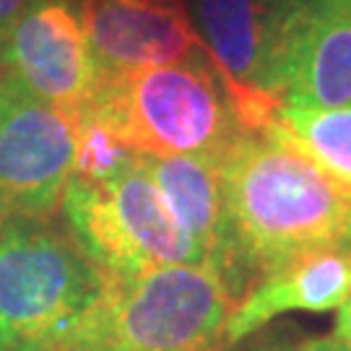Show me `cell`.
<instances>
[{
	"instance_id": "6da1fadb",
	"label": "cell",
	"mask_w": 351,
	"mask_h": 351,
	"mask_svg": "<svg viewBox=\"0 0 351 351\" xmlns=\"http://www.w3.org/2000/svg\"><path fill=\"white\" fill-rule=\"evenodd\" d=\"M219 169L242 297L268 271L304 252H351V201L297 149L245 133Z\"/></svg>"
},
{
	"instance_id": "7a4b0ae2",
	"label": "cell",
	"mask_w": 351,
	"mask_h": 351,
	"mask_svg": "<svg viewBox=\"0 0 351 351\" xmlns=\"http://www.w3.org/2000/svg\"><path fill=\"white\" fill-rule=\"evenodd\" d=\"M234 294L208 265L104 274L58 351H224Z\"/></svg>"
},
{
	"instance_id": "3957f363",
	"label": "cell",
	"mask_w": 351,
	"mask_h": 351,
	"mask_svg": "<svg viewBox=\"0 0 351 351\" xmlns=\"http://www.w3.org/2000/svg\"><path fill=\"white\" fill-rule=\"evenodd\" d=\"M86 114L143 156L221 159L247 133L206 50L180 63L104 73Z\"/></svg>"
},
{
	"instance_id": "277c9868",
	"label": "cell",
	"mask_w": 351,
	"mask_h": 351,
	"mask_svg": "<svg viewBox=\"0 0 351 351\" xmlns=\"http://www.w3.org/2000/svg\"><path fill=\"white\" fill-rule=\"evenodd\" d=\"M101 284L65 221L0 219V351H58Z\"/></svg>"
},
{
	"instance_id": "5b68a950",
	"label": "cell",
	"mask_w": 351,
	"mask_h": 351,
	"mask_svg": "<svg viewBox=\"0 0 351 351\" xmlns=\"http://www.w3.org/2000/svg\"><path fill=\"white\" fill-rule=\"evenodd\" d=\"M60 208L81 250L104 274L133 276L164 265H208L201 247L177 224L141 154H133L110 180L73 175Z\"/></svg>"
},
{
	"instance_id": "8992f818",
	"label": "cell",
	"mask_w": 351,
	"mask_h": 351,
	"mask_svg": "<svg viewBox=\"0 0 351 351\" xmlns=\"http://www.w3.org/2000/svg\"><path fill=\"white\" fill-rule=\"evenodd\" d=\"M239 123L263 133L276 120L278 60L300 0H185Z\"/></svg>"
},
{
	"instance_id": "52a82bcc",
	"label": "cell",
	"mask_w": 351,
	"mask_h": 351,
	"mask_svg": "<svg viewBox=\"0 0 351 351\" xmlns=\"http://www.w3.org/2000/svg\"><path fill=\"white\" fill-rule=\"evenodd\" d=\"M78 120L0 63V219L52 216L73 175Z\"/></svg>"
},
{
	"instance_id": "ba28073f",
	"label": "cell",
	"mask_w": 351,
	"mask_h": 351,
	"mask_svg": "<svg viewBox=\"0 0 351 351\" xmlns=\"http://www.w3.org/2000/svg\"><path fill=\"white\" fill-rule=\"evenodd\" d=\"M0 63L34 97L75 120L91 110L104 78L78 0H32L8 34Z\"/></svg>"
},
{
	"instance_id": "9c48e42d",
	"label": "cell",
	"mask_w": 351,
	"mask_h": 351,
	"mask_svg": "<svg viewBox=\"0 0 351 351\" xmlns=\"http://www.w3.org/2000/svg\"><path fill=\"white\" fill-rule=\"evenodd\" d=\"M88 45L104 73L190 60L203 52L185 0H78Z\"/></svg>"
},
{
	"instance_id": "30bf717a",
	"label": "cell",
	"mask_w": 351,
	"mask_h": 351,
	"mask_svg": "<svg viewBox=\"0 0 351 351\" xmlns=\"http://www.w3.org/2000/svg\"><path fill=\"white\" fill-rule=\"evenodd\" d=\"M278 99L351 107V0H300L278 60Z\"/></svg>"
},
{
	"instance_id": "8fae6325",
	"label": "cell",
	"mask_w": 351,
	"mask_h": 351,
	"mask_svg": "<svg viewBox=\"0 0 351 351\" xmlns=\"http://www.w3.org/2000/svg\"><path fill=\"white\" fill-rule=\"evenodd\" d=\"M351 294V252L315 250L261 276L234 304L224 328L226 349L287 313L339 310Z\"/></svg>"
},
{
	"instance_id": "7c38bea8",
	"label": "cell",
	"mask_w": 351,
	"mask_h": 351,
	"mask_svg": "<svg viewBox=\"0 0 351 351\" xmlns=\"http://www.w3.org/2000/svg\"><path fill=\"white\" fill-rule=\"evenodd\" d=\"M219 162L221 159L208 156H143V164L169 211L175 213L177 224L201 247L208 268L224 278L229 291L239 302L242 291L234 268L232 229Z\"/></svg>"
},
{
	"instance_id": "4fadbf2b",
	"label": "cell",
	"mask_w": 351,
	"mask_h": 351,
	"mask_svg": "<svg viewBox=\"0 0 351 351\" xmlns=\"http://www.w3.org/2000/svg\"><path fill=\"white\" fill-rule=\"evenodd\" d=\"M263 133L307 156L351 201V107L315 110L281 101Z\"/></svg>"
},
{
	"instance_id": "5bb4252c",
	"label": "cell",
	"mask_w": 351,
	"mask_h": 351,
	"mask_svg": "<svg viewBox=\"0 0 351 351\" xmlns=\"http://www.w3.org/2000/svg\"><path fill=\"white\" fill-rule=\"evenodd\" d=\"M133 151L114 136L99 117L86 114L78 120V141H75L73 175L84 180H110L128 162ZM71 175V177H73Z\"/></svg>"
},
{
	"instance_id": "9a60e30c",
	"label": "cell",
	"mask_w": 351,
	"mask_h": 351,
	"mask_svg": "<svg viewBox=\"0 0 351 351\" xmlns=\"http://www.w3.org/2000/svg\"><path fill=\"white\" fill-rule=\"evenodd\" d=\"M32 0H0V55H3V47L8 42V34L13 32L16 21L21 19V13L26 11Z\"/></svg>"
},
{
	"instance_id": "2e32d148",
	"label": "cell",
	"mask_w": 351,
	"mask_h": 351,
	"mask_svg": "<svg viewBox=\"0 0 351 351\" xmlns=\"http://www.w3.org/2000/svg\"><path fill=\"white\" fill-rule=\"evenodd\" d=\"M289 351H351L349 341H341L336 336H326V339H307L297 343L294 349Z\"/></svg>"
},
{
	"instance_id": "e0dca14e",
	"label": "cell",
	"mask_w": 351,
	"mask_h": 351,
	"mask_svg": "<svg viewBox=\"0 0 351 351\" xmlns=\"http://www.w3.org/2000/svg\"><path fill=\"white\" fill-rule=\"evenodd\" d=\"M333 336L341 341H349L351 343V294L341 302L339 315H336V328H333Z\"/></svg>"
}]
</instances>
